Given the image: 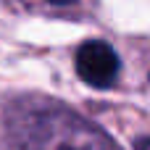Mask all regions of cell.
Listing matches in <instances>:
<instances>
[{"label":"cell","instance_id":"obj_4","mask_svg":"<svg viewBox=\"0 0 150 150\" xmlns=\"http://www.w3.org/2000/svg\"><path fill=\"white\" fill-rule=\"evenodd\" d=\"M47 3H55V5H69V3H74V0H47Z\"/></svg>","mask_w":150,"mask_h":150},{"label":"cell","instance_id":"obj_1","mask_svg":"<svg viewBox=\"0 0 150 150\" xmlns=\"http://www.w3.org/2000/svg\"><path fill=\"white\" fill-rule=\"evenodd\" d=\"M18 150H119V145L79 113L40 103L21 108L11 119Z\"/></svg>","mask_w":150,"mask_h":150},{"label":"cell","instance_id":"obj_3","mask_svg":"<svg viewBox=\"0 0 150 150\" xmlns=\"http://www.w3.org/2000/svg\"><path fill=\"white\" fill-rule=\"evenodd\" d=\"M134 150H150V137H142L134 142Z\"/></svg>","mask_w":150,"mask_h":150},{"label":"cell","instance_id":"obj_2","mask_svg":"<svg viewBox=\"0 0 150 150\" xmlns=\"http://www.w3.org/2000/svg\"><path fill=\"white\" fill-rule=\"evenodd\" d=\"M119 69H121V61L116 50L103 40H87L76 50V74L90 87H98V90L113 87L119 79Z\"/></svg>","mask_w":150,"mask_h":150}]
</instances>
